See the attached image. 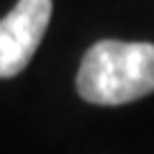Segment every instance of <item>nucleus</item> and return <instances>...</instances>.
Segmentation results:
<instances>
[{"label": "nucleus", "mask_w": 154, "mask_h": 154, "mask_svg": "<svg viewBox=\"0 0 154 154\" xmlns=\"http://www.w3.org/2000/svg\"><path fill=\"white\" fill-rule=\"evenodd\" d=\"M88 103L122 106L154 92V44L103 39L88 48L76 76Z\"/></svg>", "instance_id": "1"}, {"label": "nucleus", "mask_w": 154, "mask_h": 154, "mask_svg": "<svg viewBox=\"0 0 154 154\" xmlns=\"http://www.w3.org/2000/svg\"><path fill=\"white\" fill-rule=\"evenodd\" d=\"M53 0H19L0 19V78H12L30 64L46 35Z\"/></svg>", "instance_id": "2"}]
</instances>
